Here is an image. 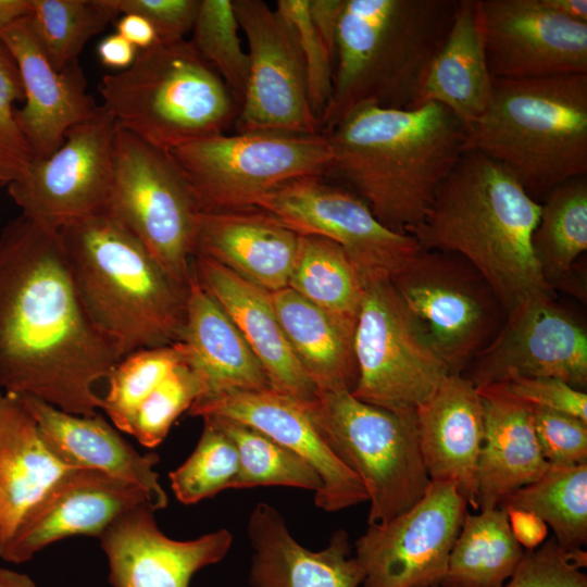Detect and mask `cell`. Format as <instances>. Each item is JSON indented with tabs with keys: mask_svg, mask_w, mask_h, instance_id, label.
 I'll list each match as a JSON object with an SVG mask.
<instances>
[{
	"mask_svg": "<svg viewBox=\"0 0 587 587\" xmlns=\"http://www.w3.org/2000/svg\"><path fill=\"white\" fill-rule=\"evenodd\" d=\"M88 313L59 229L20 214L0 232V390L92 416L124 358Z\"/></svg>",
	"mask_w": 587,
	"mask_h": 587,
	"instance_id": "6da1fadb",
	"label": "cell"
},
{
	"mask_svg": "<svg viewBox=\"0 0 587 587\" xmlns=\"http://www.w3.org/2000/svg\"><path fill=\"white\" fill-rule=\"evenodd\" d=\"M465 130L435 102L361 107L324 134L332 151L328 177L347 184L385 226L410 234L461 158Z\"/></svg>",
	"mask_w": 587,
	"mask_h": 587,
	"instance_id": "7a4b0ae2",
	"label": "cell"
},
{
	"mask_svg": "<svg viewBox=\"0 0 587 587\" xmlns=\"http://www.w3.org/2000/svg\"><path fill=\"white\" fill-rule=\"evenodd\" d=\"M539 213L540 202L503 165L465 151L410 235L422 249L465 259L507 315L528 298L554 295L532 246Z\"/></svg>",
	"mask_w": 587,
	"mask_h": 587,
	"instance_id": "3957f363",
	"label": "cell"
},
{
	"mask_svg": "<svg viewBox=\"0 0 587 587\" xmlns=\"http://www.w3.org/2000/svg\"><path fill=\"white\" fill-rule=\"evenodd\" d=\"M458 0H345L322 134L367 105L415 108Z\"/></svg>",
	"mask_w": 587,
	"mask_h": 587,
	"instance_id": "277c9868",
	"label": "cell"
},
{
	"mask_svg": "<svg viewBox=\"0 0 587 587\" xmlns=\"http://www.w3.org/2000/svg\"><path fill=\"white\" fill-rule=\"evenodd\" d=\"M80 298L124 355L176 344L186 321L188 285L104 213L59 228Z\"/></svg>",
	"mask_w": 587,
	"mask_h": 587,
	"instance_id": "5b68a950",
	"label": "cell"
},
{
	"mask_svg": "<svg viewBox=\"0 0 587 587\" xmlns=\"http://www.w3.org/2000/svg\"><path fill=\"white\" fill-rule=\"evenodd\" d=\"M465 151L503 165L537 201L587 176V74L492 79L487 109L465 130Z\"/></svg>",
	"mask_w": 587,
	"mask_h": 587,
	"instance_id": "8992f818",
	"label": "cell"
},
{
	"mask_svg": "<svg viewBox=\"0 0 587 587\" xmlns=\"http://www.w3.org/2000/svg\"><path fill=\"white\" fill-rule=\"evenodd\" d=\"M99 92L118 127L167 153L225 134L240 109L189 39L139 50L129 67L101 78Z\"/></svg>",
	"mask_w": 587,
	"mask_h": 587,
	"instance_id": "52a82bcc",
	"label": "cell"
},
{
	"mask_svg": "<svg viewBox=\"0 0 587 587\" xmlns=\"http://www.w3.org/2000/svg\"><path fill=\"white\" fill-rule=\"evenodd\" d=\"M303 405L327 446L362 482L370 502L367 524L405 512L424 495L430 478L415 411L370 404L349 390H319Z\"/></svg>",
	"mask_w": 587,
	"mask_h": 587,
	"instance_id": "ba28073f",
	"label": "cell"
},
{
	"mask_svg": "<svg viewBox=\"0 0 587 587\" xmlns=\"http://www.w3.org/2000/svg\"><path fill=\"white\" fill-rule=\"evenodd\" d=\"M200 212L255 208L280 185L300 177H328L332 151L324 134H221L170 152Z\"/></svg>",
	"mask_w": 587,
	"mask_h": 587,
	"instance_id": "9c48e42d",
	"label": "cell"
},
{
	"mask_svg": "<svg viewBox=\"0 0 587 587\" xmlns=\"http://www.w3.org/2000/svg\"><path fill=\"white\" fill-rule=\"evenodd\" d=\"M200 210L179 166L117 126L104 214L135 236L176 280L188 285Z\"/></svg>",
	"mask_w": 587,
	"mask_h": 587,
	"instance_id": "30bf717a",
	"label": "cell"
},
{
	"mask_svg": "<svg viewBox=\"0 0 587 587\" xmlns=\"http://www.w3.org/2000/svg\"><path fill=\"white\" fill-rule=\"evenodd\" d=\"M353 348L357 399L392 411H415L450 373L389 278H364Z\"/></svg>",
	"mask_w": 587,
	"mask_h": 587,
	"instance_id": "8fae6325",
	"label": "cell"
},
{
	"mask_svg": "<svg viewBox=\"0 0 587 587\" xmlns=\"http://www.w3.org/2000/svg\"><path fill=\"white\" fill-rule=\"evenodd\" d=\"M391 283L450 373L462 374L505 319L487 280L457 253L421 249Z\"/></svg>",
	"mask_w": 587,
	"mask_h": 587,
	"instance_id": "7c38bea8",
	"label": "cell"
},
{
	"mask_svg": "<svg viewBox=\"0 0 587 587\" xmlns=\"http://www.w3.org/2000/svg\"><path fill=\"white\" fill-rule=\"evenodd\" d=\"M248 45V77L236 133L322 134L291 25L262 0H232Z\"/></svg>",
	"mask_w": 587,
	"mask_h": 587,
	"instance_id": "4fadbf2b",
	"label": "cell"
},
{
	"mask_svg": "<svg viewBox=\"0 0 587 587\" xmlns=\"http://www.w3.org/2000/svg\"><path fill=\"white\" fill-rule=\"evenodd\" d=\"M309 176L287 182L258 203L299 235L327 238L348 254L364 278L390 280L422 249L410 234L380 223L350 189Z\"/></svg>",
	"mask_w": 587,
	"mask_h": 587,
	"instance_id": "5bb4252c",
	"label": "cell"
},
{
	"mask_svg": "<svg viewBox=\"0 0 587 587\" xmlns=\"http://www.w3.org/2000/svg\"><path fill=\"white\" fill-rule=\"evenodd\" d=\"M467 507L453 483L430 480L409 510L369 524L355 541L363 586L440 587Z\"/></svg>",
	"mask_w": 587,
	"mask_h": 587,
	"instance_id": "9a60e30c",
	"label": "cell"
},
{
	"mask_svg": "<svg viewBox=\"0 0 587 587\" xmlns=\"http://www.w3.org/2000/svg\"><path fill=\"white\" fill-rule=\"evenodd\" d=\"M117 124L100 104L91 118L73 126L48 158L34 160L8 192L21 213L59 229L104 212L113 177Z\"/></svg>",
	"mask_w": 587,
	"mask_h": 587,
	"instance_id": "2e32d148",
	"label": "cell"
},
{
	"mask_svg": "<svg viewBox=\"0 0 587 587\" xmlns=\"http://www.w3.org/2000/svg\"><path fill=\"white\" fill-rule=\"evenodd\" d=\"M463 373L476 388L524 376L558 378L583 390L586 327L554 295L528 298L507 313L497 335Z\"/></svg>",
	"mask_w": 587,
	"mask_h": 587,
	"instance_id": "e0dca14e",
	"label": "cell"
},
{
	"mask_svg": "<svg viewBox=\"0 0 587 587\" xmlns=\"http://www.w3.org/2000/svg\"><path fill=\"white\" fill-rule=\"evenodd\" d=\"M478 7L492 79L587 74V23L542 0H478Z\"/></svg>",
	"mask_w": 587,
	"mask_h": 587,
	"instance_id": "ac0fdd59",
	"label": "cell"
},
{
	"mask_svg": "<svg viewBox=\"0 0 587 587\" xmlns=\"http://www.w3.org/2000/svg\"><path fill=\"white\" fill-rule=\"evenodd\" d=\"M188 413L241 422L298 454L322 479L314 502L326 512L367 501L362 482L327 446L303 403L286 394L268 387L202 397Z\"/></svg>",
	"mask_w": 587,
	"mask_h": 587,
	"instance_id": "d6986e66",
	"label": "cell"
},
{
	"mask_svg": "<svg viewBox=\"0 0 587 587\" xmlns=\"http://www.w3.org/2000/svg\"><path fill=\"white\" fill-rule=\"evenodd\" d=\"M0 42L18 70L24 105L14 117L35 160L52 154L75 125L91 118L100 105L87 92L78 60L57 71L38 42L27 16L0 32Z\"/></svg>",
	"mask_w": 587,
	"mask_h": 587,
	"instance_id": "ffe728a7",
	"label": "cell"
},
{
	"mask_svg": "<svg viewBox=\"0 0 587 587\" xmlns=\"http://www.w3.org/2000/svg\"><path fill=\"white\" fill-rule=\"evenodd\" d=\"M157 510L141 503L116 519L101 535L113 587H189L200 569L220 562L233 535L222 528L191 540H175L157 525Z\"/></svg>",
	"mask_w": 587,
	"mask_h": 587,
	"instance_id": "44dd1931",
	"label": "cell"
},
{
	"mask_svg": "<svg viewBox=\"0 0 587 587\" xmlns=\"http://www.w3.org/2000/svg\"><path fill=\"white\" fill-rule=\"evenodd\" d=\"M72 469L49 451L24 400L0 390V559L10 562L23 532Z\"/></svg>",
	"mask_w": 587,
	"mask_h": 587,
	"instance_id": "7402d4cb",
	"label": "cell"
},
{
	"mask_svg": "<svg viewBox=\"0 0 587 587\" xmlns=\"http://www.w3.org/2000/svg\"><path fill=\"white\" fill-rule=\"evenodd\" d=\"M419 446L430 480L453 483L478 511L477 464L484 417L477 388L465 376L449 373L415 409Z\"/></svg>",
	"mask_w": 587,
	"mask_h": 587,
	"instance_id": "603a6c76",
	"label": "cell"
},
{
	"mask_svg": "<svg viewBox=\"0 0 587 587\" xmlns=\"http://www.w3.org/2000/svg\"><path fill=\"white\" fill-rule=\"evenodd\" d=\"M153 499L141 486L105 472L72 469L34 515L10 562L23 563L47 546L75 535L100 538L130 509Z\"/></svg>",
	"mask_w": 587,
	"mask_h": 587,
	"instance_id": "cb8c5ba5",
	"label": "cell"
},
{
	"mask_svg": "<svg viewBox=\"0 0 587 587\" xmlns=\"http://www.w3.org/2000/svg\"><path fill=\"white\" fill-rule=\"evenodd\" d=\"M192 271L238 328L261 363L271 388L301 403L313 401L319 390L285 336L271 291L202 255H193Z\"/></svg>",
	"mask_w": 587,
	"mask_h": 587,
	"instance_id": "d4e9b609",
	"label": "cell"
},
{
	"mask_svg": "<svg viewBox=\"0 0 587 587\" xmlns=\"http://www.w3.org/2000/svg\"><path fill=\"white\" fill-rule=\"evenodd\" d=\"M299 234L267 212H199L193 255L211 259L267 291L288 285Z\"/></svg>",
	"mask_w": 587,
	"mask_h": 587,
	"instance_id": "484cf974",
	"label": "cell"
},
{
	"mask_svg": "<svg viewBox=\"0 0 587 587\" xmlns=\"http://www.w3.org/2000/svg\"><path fill=\"white\" fill-rule=\"evenodd\" d=\"M247 530L254 551L252 587H359L364 580L344 529L336 530L324 549L311 551L291 536L276 508L259 502Z\"/></svg>",
	"mask_w": 587,
	"mask_h": 587,
	"instance_id": "4316f807",
	"label": "cell"
},
{
	"mask_svg": "<svg viewBox=\"0 0 587 587\" xmlns=\"http://www.w3.org/2000/svg\"><path fill=\"white\" fill-rule=\"evenodd\" d=\"M34 415L49 451L71 467L105 472L141 486L158 510L167 504V496L153 470L155 453L141 454L101 415L66 413L40 399L20 396Z\"/></svg>",
	"mask_w": 587,
	"mask_h": 587,
	"instance_id": "83f0119b",
	"label": "cell"
},
{
	"mask_svg": "<svg viewBox=\"0 0 587 587\" xmlns=\"http://www.w3.org/2000/svg\"><path fill=\"white\" fill-rule=\"evenodd\" d=\"M477 390L484 417L476 474L479 511L499 507L512 491L537 480L549 463L536 438L532 407L491 386Z\"/></svg>",
	"mask_w": 587,
	"mask_h": 587,
	"instance_id": "f1b7e54d",
	"label": "cell"
},
{
	"mask_svg": "<svg viewBox=\"0 0 587 587\" xmlns=\"http://www.w3.org/2000/svg\"><path fill=\"white\" fill-rule=\"evenodd\" d=\"M178 342L184 361L204 384L203 397L271 387L261 363L240 332L200 285L193 271L188 285L185 326Z\"/></svg>",
	"mask_w": 587,
	"mask_h": 587,
	"instance_id": "f546056e",
	"label": "cell"
},
{
	"mask_svg": "<svg viewBox=\"0 0 587 587\" xmlns=\"http://www.w3.org/2000/svg\"><path fill=\"white\" fill-rule=\"evenodd\" d=\"M491 92L478 0H458L451 27L429 66L416 107L441 104L467 128L484 114Z\"/></svg>",
	"mask_w": 587,
	"mask_h": 587,
	"instance_id": "4dcf8cb0",
	"label": "cell"
},
{
	"mask_svg": "<svg viewBox=\"0 0 587 587\" xmlns=\"http://www.w3.org/2000/svg\"><path fill=\"white\" fill-rule=\"evenodd\" d=\"M271 297L285 336L317 390L352 391L358 379L355 324L325 312L289 287Z\"/></svg>",
	"mask_w": 587,
	"mask_h": 587,
	"instance_id": "1f68e13d",
	"label": "cell"
},
{
	"mask_svg": "<svg viewBox=\"0 0 587 587\" xmlns=\"http://www.w3.org/2000/svg\"><path fill=\"white\" fill-rule=\"evenodd\" d=\"M524 552L512 535L504 508L475 514L467 511L440 587H503Z\"/></svg>",
	"mask_w": 587,
	"mask_h": 587,
	"instance_id": "d6a6232c",
	"label": "cell"
},
{
	"mask_svg": "<svg viewBox=\"0 0 587 587\" xmlns=\"http://www.w3.org/2000/svg\"><path fill=\"white\" fill-rule=\"evenodd\" d=\"M287 287L325 312L355 324L365 280L336 242L300 235Z\"/></svg>",
	"mask_w": 587,
	"mask_h": 587,
	"instance_id": "836d02e7",
	"label": "cell"
},
{
	"mask_svg": "<svg viewBox=\"0 0 587 587\" xmlns=\"http://www.w3.org/2000/svg\"><path fill=\"white\" fill-rule=\"evenodd\" d=\"M532 246L545 280L554 290L587 250V176L571 178L547 192Z\"/></svg>",
	"mask_w": 587,
	"mask_h": 587,
	"instance_id": "e575fe53",
	"label": "cell"
},
{
	"mask_svg": "<svg viewBox=\"0 0 587 587\" xmlns=\"http://www.w3.org/2000/svg\"><path fill=\"white\" fill-rule=\"evenodd\" d=\"M499 507L536 514L560 546L583 549L587 542V463L549 465L541 477L512 491Z\"/></svg>",
	"mask_w": 587,
	"mask_h": 587,
	"instance_id": "d590c367",
	"label": "cell"
},
{
	"mask_svg": "<svg viewBox=\"0 0 587 587\" xmlns=\"http://www.w3.org/2000/svg\"><path fill=\"white\" fill-rule=\"evenodd\" d=\"M233 442L238 471L230 488L285 486L316 494L322 479L316 471L291 450L241 422L217 415L204 416Z\"/></svg>",
	"mask_w": 587,
	"mask_h": 587,
	"instance_id": "8d00e7d4",
	"label": "cell"
},
{
	"mask_svg": "<svg viewBox=\"0 0 587 587\" xmlns=\"http://www.w3.org/2000/svg\"><path fill=\"white\" fill-rule=\"evenodd\" d=\"M117 15L110 0H32L27 18L48 60L61 71Z\"/></svg>",
	"mask_w": 587,
	"mask_h": 587,
	"instance_id": "74e56055",
	"label": "cell"
},
{
	"mask_svg": "<svg viewBox=\"0 0 587 587\" xmlns=\"http://www.w3.org/2000/svg\"><path fill=\"white\" fill-rule=\"evenodd\" d=\"M184 360L179 342L139 349L125 355L110 374L102 407L120 430L128 433L141 402Z\"/></svg>",
	"mask_w": 587,
	"mask_h": 587,
	"instance_id": "f35d334b",
	"label": "cell"
},
{
	"mask_svg": "<svg viewBox=\"0 0 587 587\" xmlns=\"http://www.w3.org/2000/svg\"><path fill=\"white\" fill-rule=\"evenodd\" d=\"M239 25L232 0H200L189 39L199 55L215 71L241 104L248 54L238 36Z\"/></svg>",
	"mask_w": 587,
	"mask_h": 587,
	"instance_id": "ab89813d",
	"label": "cell"
},
{
	"mask_svg": "<svg viewBox=\"0 0 587 587\" xmlns=\"http://www.w3.org/2000/svg\"><path fill=\"white\" fill-rule=\"evenodd\" d=\"M203 422L192 453L170 473L175 497L184 504L197 503L230 488L238 471V455L230 439L210 420Z\"/></svg>",
	"mask_w": 587,
	"mask_h": 587,
	"instance_id": "60d3db41",
	"label": "cell"
},
{
	"mask_svg": "<svg viewBox=\"0 0 587 587\" xmlns=\"http://www.w3.org/2000/svg\"><path fill=\"white\" fill-rule=\"evenodd\" d=\"M204 394L202 379L183 360L141 402L127 434L146 447L160 445L175 420Z\"/></svg>",
	"mask_w": 587,
	"mask_h": 587,
	"instance_id": "b9f144b4",
	"label": "cell"
},
{
	"mask_svg": "<svg viewBox=\"0 0 587 587\" xmlns=\"http://www.w3.org/2000/svg\"><path fill=\"white\" fill-rule=\"evenodd\" d=\"M24 100L16 64L0 42V186L20 179L35 160L14 113L15 104Z\"/></svg>",
	"mask_w": 587,
	"mask_h": 587,
	"instance_id": "7bdbcfd3",
	"label": "cell"
},
{
	"mask_svg": "<svg viewBox=\"0 0 587 587\" xmlns=\"http://www.w3.org/2000/svg\"><path fill=\"white\" fill-rule=\"evenodd\" d=\"M275 9L297 36L307 70L311 108L320 123L332 95L334 62L312 24L309 0H277Z\"/></svg>",
	"mask_w": 587,
	"mask_h": 587,
	"instance_id": "ee69618b",
	"label": "cell"
},
{
	"mask_svg": "<svg viewBox=\"0 0 587 587\" xmlns=\"http://www.w3.org/2000/svg\"><path fill=\"white\" fill-rule=\"evenodd\" d=\"M587 552L567 550L554 537L525 550L514 574L503 587H587Z\"/></svg>",
	"mask_w": 587,
	"mask_h": 587,
	"instance_id": "f6af8a7d",
	"label": "cell"
},
{
	"mask_svg": "<svg viewBox=\"0 0 587 587\" xmlns=\"http://www.w3.org/2000/svg\"><path fill=\"white\" fill-rule=\"evenodd\" d=\"M532 415L538 445L549 465L587 463V422L539 407H532Z\"/></svg>",
	"mask_w": 587,
	"mask_h": 587,
	"instance_id": "bcb514c9",
	"label": "cell"
},
{
	"mask_svg": "<svg viewBox=\"0 0 587 587\" xmlns=\"http://www.w3.org/2000/svg\"><path fill=\"white\" fill-rule=\"evenodd\" d=\"M488 386L532 407L569 413L587 422V394L561 379L511 376L501 383Z\"/></svg>",
	"mask_w": 587,
	"mask_h": 587,
	"instance_id": "7dc6e473",
	"label": "cell"
},
{
	"mask_svg": "<svg viewBox=\"0 0 587 587\" xmlns=\"http://www.w3.org/2000/svg\"><path fill=\"white\" fill-rule=\"evenodd\" d=\"M118 15L136 13L154 27L161 42L186 39L191 33L200 0H110Z\"/></svg>",
	"mask_w": 587,
	"mask_h": 587,
	"instance_id": "c3c4849f",
	"label": "cell"
},
{
	"mask_svg": "<svg viewBox=\"0 0 587 587\" xmlns=\"http://www.w3.org/2000/svg\"><path fill=\"white\" fill-rule=\"evenodd\" d=\"M345 0H309L313 26L335 63L336 37Z\"/></svg>",
	"mask_w": 587,
	"mask_h": 587,
	"instance_id": "681fc988",
	"label": "cell"
},
{
	"mask_svg": "<svg viewBox=\"0 0 587 587\" xmlns=\"http://www.w3.org/2000/svg\"><path fill=\"white\" fill-rule=\"evenodd\" d=\"M512 535L524 550L539 547L548 536L547 524L536 514L512 508H504Z\"/></svg>",
	"mask_w": 587,
	"mask_h": 587,
	"instance_id": "f907efd6",
	"label": "cell"
},
{
	"mask_svg": "<svg viewBox=\"0 0 587 587\" xmlns=\"http://www.w3.org/2000/svg\"><path fill=\"white\" fill-rule=\"evenodd\" d=\"M116 21V33L138 50L154 46L160 38L152 24L136 13H124Z\"/></svg>",
	"mask_w": 587,
	"mask_h": 587,
	"instance_id": "816d5d0a",
	"label": "cell"
},
{
	"mask_svg": "<svg viewBox=\"0 0 587 587\" xmlns=\"http://www.w3.org/2000/svg\"><path fill=\"white\" fill-rule=\"evenodd\" d=\"M138 49L117 33L104 37L97 47V54L102 65L121 71L135 61Z\"/></svg>",
	"mask_w": 587,
	"mask_h": 587,
	"instance_id": "f5cc1de1",
	"label": "cell"
},
{
	"mask_svg": "<svg viewBox=\"0 0 587 587\" xmlns=\"http://www.w3.org/2000/svg\"><path fill=\"white\" fill-rule=\"evenodd\" d=\"M542 2L558 14L580 23H587L586 0H542Z\"/></svg>",
	"mask_w": 587,
	"mask_h": 587,
	"instance_id": "db71d44e",
	"label": "cell"
},
{
	"mask_svg": "<svg viewBox=\"0 0 587 587\" xmlns=\"http://www.w3.org/2000/svg\"><path fill=\"white\" fill-rule=\"evenodd\" d=\"M30 10L32 0H0V32L28 16Z\"/></svg>",
	"mask_w": 587,
	"mask_h": 587,
	"instance_id": "11a10c76",
	"label": "cell"
},
{
	"mask_svg": "<svg viewBox=\"0 0 587 587\" xmlns=\"http://www.w3.org/2000/svg\"><path fill=\"white\" fill-rule=\"evenodd\" d=\"M0 587H37L26 574L0 567Z\"/></svg>",
	"mask_w": 587,
	"mask_h": 587,
	"instance_id": "9f6ffc18",
	"label": "cell"
}]
</instances>
